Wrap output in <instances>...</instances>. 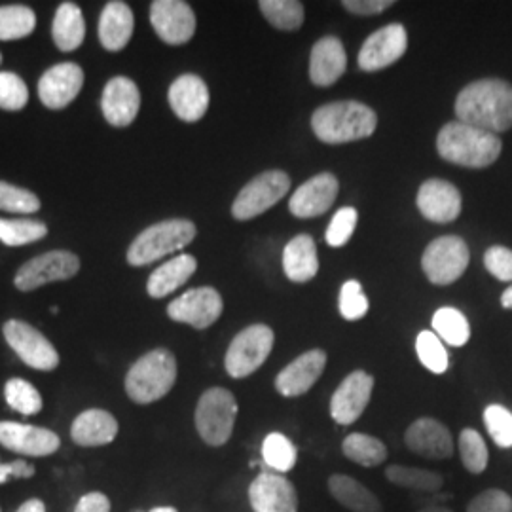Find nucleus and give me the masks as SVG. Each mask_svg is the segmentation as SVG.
I'll return each mask as SVG.
<instances>
[{
  "label": "nucleus",
  "mask_w": 512,
  "mask_h": 512,
  "mask_svg": "<svg viewBox=\"0 0 512 512\" xmlns=\"http://www.w3.org/2000/svg\"><path fill=\"white\" fill-rule=\"evenodd\" d=\"M459 122L490 133L512 128V86L499 78L471 82L456 99Z\"/></svg>",
  "instance_id": "1"
},
{
  "label": "nucleus",
  "mask_w": 512,
  "mask_h": 512,
  "mask_svg": "<svg viewBox=\"0 0 512 512\" xmlns=\"http://www.w3.org/2000/svg\"><path fill=\"white\" fill-rule=\"evenodd\" d=\"M378 126V116L365 103L336 101L323 105L311 116L315 137L327 145H344L370 137Z\"/></svg>",
  "instance_id": "2"
},
{
  "label": "nucleus",
  "mask_w": 512,
  "mask_h": 512,
  "mask_svg": "<svg viewBox=\"0 0 512 512\" xmlns=\"http://www.w3.org/2000/svg\"><path fill=\"white\" fill-rule=\"evenodd\" d=\"M501 148L503 143L495 133L473 128L459 120L446 124L437 137L440 158L461 167L482 169L495 164Z\"/></svg>",
  "instance_id": "3"
},
{
  "label": "nucleus",
  "mask_w": 512,
  "mask_h": 512,
  "mask_svg": "<svg viewBox=\"0 0 512 512\" xmlns=\"http://www.w3.org/2000/svg\"><path fill=\"white\" fill-rule=\"evenodd\" d=\"M177 382V359L169 349H152L137 359L126 376V393L133 403L164 399Z\"/></svg>",
  "instance_id": "4"
},
{
  "label": "nucleus",
  "mask_w": 512,
  "mask_h": 512,
  "mask_svg": "<svg viewBox=\"0 0 512 512\" xmlns=\"http://www.w3.org/2000/svg\"><path fill=\"white\" fill-rule=\"evenodd\" d=\"M198 234V228L192 220L169 219L156 222L143 230L129 245L128 264L135 268L148 266L160 258L173 255L188 247Z\"/></svg>",
  "instance_id": "5"
},
{
  "label": "nucleus",
  "mask_w": 512,
  "mask_h": 512,
  "mask_svg": "<svg viewBox=\"0 0 512 512\" xmlns=\"http://www.w3.org/2000/svg\"><path fill=\"white\" fill-rule=\"evenodd\" d=\"M238 418V401L234 393L224 387H211L203 393L196 406V429L203 442L209 446H224L232 433Z\"/></svg>",
  "instance_id": "6"
},
{
  "label": "nucleus",
  "mask_w": 512,
  "mask_h": 512,
  "mask_svg": "<svg viewBox=\"0 0 512 512\" xmlns=\"http://www.w3.org/2000/svg\"><path fill=\"white\" fill-rule=\"evenodd\" d=\"M274 342V330L268 325H251L241 330L226 351V372L236 380L255 374L270 357Z\"/></svg>",
  "instance_id": "7"
},
{
  "label": "nucleus",
  "mask_w": 512,
  "mask_h": 512,
  "mask_svg": "<svg viewBox=\"0 0 512 512\" xmlns=\"http://www.w3.org/2000/svg\"><path fill=\"white\" fill-rule=\"evenodd\" d=\"M291 190V177L285 171L272 169L256 175L251 183L239 190L232 203V217L236 220H251L272 209Z\"/></svg>",
  "instance_id": "8"
},
{
  "label": "nucleus",
  "mask_w": 512,
  "mask_h": 512,
  "mask_svg": "<svg viewBox=\"0 0 512 512\" xmlns=\"http://www.w3.org/2000/svg\"><path fill=\"white\" fill-rule=\"evenodd\" d=\"M471 260L469 247L458 236H442L427 245L421 268L435 285H450L465 274Z\"/></svg>",
  "instance_id": "9"
},
{
  "label": "nucleus",
  "mask_w": 512,
  "mask_h": 512,
  "mask_svg": "<svg viewBox=\"0 0 512 512\" xmlns=\"http://www.w3.org/2000/svg\"><path fill=\"white\" fill-rule=\"evenodd\" d=\"M2 334L6 344L14 349V353L25 365L40 372H52L59 366L61 359L57 349L33 325L19 319H10L4 323Z\"/></svg>",
  "instance_id": "10"
},
{
  "label": "nucleus",
  "mask_w": 512,
  "mask_h": 512,
  "mask_svg": "<svg viewBox=\"0 0 512 512\" xmlns=\"http://www.w3.org/2000/svg\"><path fill=\"white\" fill-rule=\"evenodd\" d=\"M78 272H80V258L71 251L55 249L25 262L14 277V285L19 291L29 293L48 283L73 279Z\"/></svg>",
  "instance_id": "11"
},
{
  "label": "nucleus",
  "mask_w": 512,
  "mask_h": 512,
  "mask_svg": "<svg viewBox=\"0 0 512 512\" xmlns=\"http://www.w3.org/2000/svg\"><path fill=\"white\" fill-rule=\"evenodd\" d=\"M222 310H224V302L217 289L198 287L175 298L167 306V315L177 323L203 330L209 329L219 321Z\"/></svg>",
  "instance_id": "12"
},
{
  "label": "nucleus",
  "mask_w": 512,
  "mask_h": 512,
  "mask_svg": "<svg viewBox=\"0 0 512 512\" xmlns=\"http://www.w3.org/2000/svg\"><path fill=\"white\" fill-rule=\"evenodd\" d=\"M150 23L158 38L169 46L190 42L196 33V14L183 0H154L150 4Z\"/></svg>",
  "instance_id": "13"
},
{
  "label": "nucleus",
  "mask_w": 512,
  "mask_h": 512,
  "mask_svg": "<svg viewBox=\"0 0 512 512\" xmlns=\"http://www.w3.org/2000/svg\"><path fill=\"white\" fill-rule=\"evenodd\" d=\"M408 48V35L401 23H389L366 38L359 52V67L366 73H376L397 63Z\"/></svg>",
  "instance_id": "14"
},
{
  "label": "nucleus",
  "mask_w": 512,
  "mask_h": 512,
  "mask_svg": "<svg viewBox=\"0 0 512 512\" xmlns=\"http://www.w3.org/2000/svg\"><path fill=\"white\" fill-rule=\"evenodd\" d=\"M84 86V71L76 63H59L50 67L38 80L40 103L50 110L69 107Z\"/></svg>",
  "instance_id": "15"
},
{
  "label": "nucleus",
  "mask_w": 512,
  "mask_h": 512,
  "mask_svg": "<svg viewBox=\"0 0 512 512\" xmlns=\"http://www.w3.org/2000/svg\"><path fill=\"white\" fill-rule=\"evenodd\" d=\"M374 378L365 370H355L338 385L330 399V416L340 425H351L363 416L370 403Z\"/></svg>",
  "instance_id": "16"
},
{
  "label": "nucleus",
  "mask_w": 512,
  "mask_h": 512,
  "mask_svg": "<svg viewBox=\"0 0 512 512\" xmlns=\"http://www.w3.org/2000/svg\"><path fill=\"white\" fill-rule=\"evenodd\" d=\"M0 444L23 456L44 458L59 450L61 439L54 431L44 427L18 421H0Z\"/></svg>",
  "instance_id": "17"
},
{
  "label": "nucleus",
  "mask_w": 512,
  "mask_h": 512,
  "mask_svg": "<svg viewBox=\"0 0 512 512\" xmlns=\"http://www.w3.org/2000/svg\"><path fill=\"white\" fill-rule=\"evenodd\" d=\"M249 501L255 512H298L293 482L270 469H264L249 486Z\"/></svg>",
  "instance_id": "18"
},
{
  "label": "nucleus",
  "mask_w": 512,
  "mask_h": 512,
  "mask_svg": "<svg viewBox=\"0 0 512 512\" xmlns=\"http://www.w3.org/2000/svg\"><path fill=\"white\" fill-rule=\"evenodd\" d=\"M141 109V92L128 76L110 78L101 95V110L112 128H128Z\"/></svg>",
  "instance_id": "19"
},
{
  "label": "nucleus",
  "mask_w": 512,
  "mask_h": 512,
  "mask_svg": "<svg viewBox=\"0 0 512 512\" xmlns=\"http://www.w3.org/2000/svg\"><path fill=\"white\" fill-rule=\"evenodd\" d=\"M340 183L332 173H319L294 190L289 211L296 219H315L329 211L338 198Z\"/></svg>",
  "instance_id": "20"
},
{
  "label": "nucleus",
  "mask_w": 512,
  "mask_h": 512,
  "mask_svg": "<svg viewBox=\"0 0 512 512\" xmlns=\"http://www.w3.org/2000/svg\"><path fill=\"white\" fill-rule=\"evenodd\" d=\"M404 442L410 452L425 459H448L454 456V437L446 425L435 418L414 421L406 433Z\"/></svg>",
  "instance_id": "21"
},
{
  "label": "nucleus",
  "mask_w": 512,
  "mask_h": 512,
  "mask_svg": "<svg viewBox=\"0 0 512 512\" xmlns=\"http://www.w3.org/2000/svg\"><path fill=\"white\" fill-rule=\"evenodd\" d=\"M325 366H327V353L323 349L306 351L277 374L275 389L283 397H300L308 393L315 382L321 378Z\"/></svg>",
  "instance_id": "22"
},
{
  "label": "nucleus",
  "mask_w": 512,
  "mask_h": 512,
  "mask_svg": "<svg viewBox=\"0 0 512 512\" xmlns=\"http://www.w3.org/2000/svg\"><path fill=\"white\" fill-rule=\"evenodd\" d=\"M169 107L183 122H200L209 109V88L198 74H181L167 92Z\"/></svg>",
  "instance_id": "23"
},
{
  "label": "nucleus",
  "mask_w": 512,
  "mask_h": 512,
  "mask_svg": "<svg viewBox=\"0 0 512 512\" xmlns=\"http://www.w3.org/2000/svg\"><path fill=\"white\" fill-rule=\"evenodd\" d=\"M418 209L431 222L446 224L461 215V194L458 188L442 179H429L418 190Z\"/></svg>",
  "instance_id": "24"
},
{
  "label": "nucleus",
  "mask_w": 512,
  "mask_h": 512,
  "mask_svg": "<svg viewBox=\"0 0 512 512\" xmlns=\"http://www.w3.org/2000/svg\"><path fill=\"white\" fill-rule=\"evenodd\" d=\"M348 69V54L340 38L323 37L315 42L310 55L311 82L319 88L336 84Z\"/></svg>",
  "instance_id": "25"
},
{
  "label": "nucleus",
  "mask_w": 512,
  "mask_h": 512,
  "mask_svg": "<svg viewBox=\"0 0 512 512\" xmlns=\"http://www.w3.org/2000/svg\"><path fill=\"white\" fill-rule=\"evenodd\" d=\"M135 31L133 10L122 0L109 2L99 16V42L110 52H122Z\"/></svg>",
  "instance_id": "26"
},
{
  "label": "nucleus",
  "mask_w": 512,
  "mask_h": 512,
  "mask_svg": "<svg viewBox=\"0 0 512 512\" xmlns=\"http://www.w3.org/2000/svg\"><path fill=\"white\" fill-rule=\"evenodd\" d=\"M118 435V421L101 408H90L82 412L71 427V439L82 448L107 446Z\"/></svg>",
  "instance_id": "27"
},
{
  "label": "nucleus",
  "mask_w": 512,
  "mask_h": 512,
  "mask_svg": "<svg viewBox=\"0 0 512 512\" xmlns=\"http://www.w3.org/2000/svg\"><path fill=\"white\" fill-rule=\"evenodd\" d=\"M196 270H198L196 256L184 253V255L167 260L148 277V296L150 298H165V296L175 293L192 275L196 274Z\"/></svg>",
  "instance_id": "28"
},
{
  "label": "nucleus",
  "mask_w": 512,
  "mask_h": 512,
  "mask_svg": "<svg viewBox=\"0 0 512 512\" xmlns=\"http://www.w3.org/2000/svg\"><path fill=\"white\" fill-rule=\"evenodd\" d=\"M283 270L294 283H308L319 272L317 245L308 234L291 239L283 251Z\"/></svg>",
  "instance_id": "29"
},
{
  "label": "nucleus",
  "mask_w": 512,
  "mask_h": 512,
  "mask_svg": "<svg viewBox=\"0 0 512 512\" xmlns=\"http://www.w3.org/2000/svg\"><path fill=\"white\" fill-rule=\"evenodd\" d=\"M52 38L57 50L69 54L82 46L86 38V21L78 4L61 2L55 10Z\"/></svg>",
  "instance_id": "30"
},
{
  "label": "nucleus",
  "mask_w": 512,
  "mask_h": 512,
  "mask_svg": "<svg viewBox=\"0 0 512 512\" xmlns=\"http://www.w3.org/2000/svg\"><path fill=\"white\" fill-rule=\"evenodd\" d=\"M329 492L342 507L351 512H382V503L359 480L348 475H332Z\"/></svg>",
  "instance_id": "31"
},
{
  "label": "nucleus",
  "mask_w": 512,
  "mask_h": 512,
  "mask_svg": "<svg viewBox=\"0 0 512 512\" xmlns=\"http://www.w3.org/2000/svg\"><path fill=\"white\" fill-rule=\"evenodd\" d=\"M385 476L391 484L401 486L406 490L414 492H439L444 486V476L427 471V469H418V467H406V465H391L385 469Z\"/></svg>",
  "instance_id": "32"
},
{
  "label": "nucleus",
  "mask_w": 512,
  "mask_h": 512,
  "mask_svg": "<svg viewBox=\"0 0 512 512\" xmlns=\"http://www.w3.org/2000/svg\"><path fill=\"white\" fill-rule=\"evenodd\" d=\"M344 456L361 467H378L387 459L384 442L365 433H351L342 442Z\"/></svg>",
  "instance_id": "33"
},
{
  "label": "nucleus",
  "mask_w": 512,
  "mask_h": 512,
  "mask_svg": "<svg viewBox=\"0 0 512 512\" xmlns=\"http://www.w3.org/2000/svg\"><path fill=\"white\" fill-rule=\"evenodd\" d=\"M37 27V14L25 4L0 6V40H21L29 37Z\"/></svg>",
  "instance_id": "34"
},
{
  "label": "nucleus",
  "mask_w": 512,
  "mask_h": 512,
  "mask_svg": "<svg viewBox=\"0 0 512 512\" xmlns=\"http://www.w3.org/2000/svg\"><path fill=\"white\" fill-rule=\"evenodd\" d=\"M433 332L448 346L463 348L471 338L467 317L456 308H440L433 315Z\"/></svg>",
  "instance_id": "35"
},
{
  "label": "nucleus",
  "mask_w": 512,
  "mask_h": 512,
  "mask_svg": "<svg viewBox=\"0 0 512 512\" xmlns=\"http://www.w3.org/2000/svg\"><path fill=\"white\" fill-rule=\"evenodd\" d=\"M262 459L266 463V469L285 475L293 471L298 459V450L293 440L285 437L283 433H270L262 442Z\"/></svg>",
  "instance_id": "36"
},
{
  "label": "nucleus",
  "mask_w": 512,
  "mask_h": 512,
  "mask_svg": "<svg viewBox=\"0 0 512 512\" xmlns=\"http://www.w3.org/2000/svg\"><path fill=\"white\" fill-rule=\"evenodd\" d=\"M258 8L281 31H296L304 23V6L298 0H260Z\"/></svg>",
  "instance_id": "37"
},
{
  "label": "nucleus",
  "mask_w": 512,
  "mask_h": 512,
  "mask_svg": "<svg viewBox=\"0 0 512 512\" xmlns=\"http://www.w3.org/2000/svg\"><path fill=\"white\" fill-rule=\"evenodd\" d=\"M48 236V226L42 220L0 219V241L8 247H23Z\"/></svg>",
  "instance_id": "38"
},
{
  "label": "nucleus",
  "mask_w": 512,
  "mask_h": 512,
  "mask_svg": "<svg viewBox=\"0 0 512 512\" xmlns=\"http://www.w3.org/2000/svg\"><path fill=\"white\" fill-rule=\"evenodd\" d=\"M4 399L12 410L23 416H35L42 410V397L37 387L23 378H12L4 385Z\"/></svg>",
  "instance_id": "39"
},
{
  "label": "nucleus",
  "mask_w": 512,
  "mask_h": 512,
  "mask_svg": "<svg viewBox=\"0 0 512 512\" xmlns=\"http://www.w3.org/2000/svg\"><path fill=\"white\" fill-rule=\"evenodd\" d=\"M459 456L465 465V469L473 475H480L486 471L490 452L486 446V440L475 429H463L459 435Z\"/></svg>",
  "instance_id": "40"
},
{
  "label": "nucleus",
  "mask_w": 512,
  "mask_h": 512,
  "mask_svg": "<svg viewBox=\"0 0 512 512\" xmlns=\"http://www.w3.org/2000/svg\"><path fill=\"white\" fill-rule=\"evenodd\" d=\"M416 353L421 365L433 374H444L450 365L444 342L433 330H421L416 338Z\"/></svg>",
  "instance_id": "41"
},
{
  "label": "nucleus",
  "mask_w": 512,
  "mask_h": 512,
  "mask_svg": "<svg viewBox=\"0 0 512 512\" xmlns=\"http://www.w3.org/2000/svg\"><path fill=\"white\" fill-rule=\"evenodd\" d=\"M40 198L27 188L0 181V209L18 215H33L40 211Z\"/></svg>",
  "instance_id": "42"
},
{
  "label": "nucleus",
  "mask_w": 512,
  "mask_h": 512,
  "mask_svg": "<svg viewBox=\"0 0 512 512\" xmlns=\"http://www.w3.org/2000/svg\"><path fill=\"white\" fill-rule=\"evenodd\" d=\"M484 425L499 448H512V412L503 404H490L484 410Z\"/></svg>",
  "instance_id": "43"
},
{
  "label": "nucleus",
  "mask_w": 512,
  "mask_h": 512,
  "mask_svg": "<svg viewBox=\"0 0 512 512\" xmlns=\"http://www.w3.org/2000/svg\"><path fill=\"white\" fill-rule=\"evenodd\" d=\"M29 103V90L25 80L16 73L0 71V109L18 112Z\"/></svg>",
  "instance_id": "44"
},
{
  "label": "nucleus",
  "mask_w": 512,
  "mask_h": 512,
  "mask_svg": "<svg viewBox=\"0 0 512 512\" xmlns=\"http://www.w3.org/2000/svg\"><path fill=\"white\" fill-rule=\"evenodd\" d=\"M338 308L344 319L348 321H359L363 319L366 313H368V298H366L365 291L361 287L359 281L355 279H349L342 289H340V298H338Z\"/></svg>",
  "instance_id": "45"
},
{
  "label": "nucleus",
  "mask_w": 512,
  "mask_h": 512,
  "mask_svg": "<svg viewBox=\"0 0 512 512\" xmlns=\"http://www.w3.org/2000/svg\"><path fill=\"white\" fill-rule=\"evenodd\" d=\"M357 226V211L353 207H342L330 220L327 228V243L330 247H344Z\"/></svg>",
  "instance_id": "46"
},
{
  "label": "nucleus",
  "mask_w": 512,
  "mask_h": 512,
  "mask_svg": "<svg viewBox=\"0 0 512 512\" xmlns=\"http://www.w3.org/2000/svg\"><path fill=\"white\" fill-rule=\"evenodd\" d=\"M465 512H512V497L503 490H484L473 497Z\"/></svg>",
  "instance_id": "47"
},
{
  "label": "nucleus",
  "mask_w": 512,
  "mask_h": 512,
  "mask_svg": "<svg viewBox=\"0 0 512 512\" xmlns=\"http://www.w3.org/2000/svg\"><path fill=\"white\" fill-rule=\"evenodd\" d=\"M484 266L499 281H512V251L495 245L484 255Z\"/></svg>",
  "instance_id": "48"
},
{
  "label": "nucleus",
  "mask_w": 512,
  "mask_h": 512,
  "mask_svg": "<svg viewBox=\"0 0 512 512\" xmlns=\"http://www.w3.org/2000/svg\"><path fill=\"white\" fill-rule=\"evenodd\" d=\"M342 6L357 16H376L393 6V0H344Z\"/></svg>",
  "instance_id": "49"
},
{
  "label": "nucleus",
  "mask_w": 512,
  "mask_h": 512,
  "mask_svg": "<svg viewBox=\"0 0 512 512\" xmlns=\"http://www.w3.org/2000/svg\"><path fill=\"white\" fill-rule=\"evenodd\" d=\"M35 465L18 459V461H10V463H0V484L8 482L10 478H31L35 476Z\"/></svg>",
  "instance_id": "50"
},
{
  "label": "nucleus",
  "mask_w": 512,
  "mask_h": 512,
  "mask_svg": "<svg viewBox=\"0 0 512 512\" xmlns=\"http://www.w3.org/2000/svg\"><path fill=\"white\" fill-rule=\"evenodd\" d=\"M74 512H110L109 497L101 492L82 495L74 507Z\"/></svg>",
  "instance_id": "51"
},
{
  "label": "nucleus",
  "mask_w": 512,
  "mask_h": 512,
  "mask_svg": "<svg viewBox=\"0 0 512 512\" xmlns=\"http://www.w3.org/2000/svg\"><path fill=\"white\" fill-rule=\"evenodd\" d=\"M16 512H46V505L40 499H29Z\"/></svg>",
  "instance_id": "52"
},
{
  "label": "nucleus",
  "mask_w": 512,
  "mask_h": 512,
  "mask_svg": "<svg viewBox=\"0 0 512 512\" xmlns=\"http://www.w3.org/2000/svg\"><path fill=\"white\" fill-rule=\"evenodd\" d=\"M501 306L505 310H512V285L509 289H505V293L501 294Z\"/></svg>",
  "instance_id": "53"
},
{
  "label": "nucleus",
  "mask_w": 512,
  "mask_h": 512,
  "mask_svg": "<svg viewBox=\"0 0 512 512\" xmlns=\"http://www.w3.org/2000/svg\"><path fill=\"white\" fill-rule=\"evenodd\" d=\"M420 512H454L452 509H448V507H444L442 503H431V505H427V507H423Z\"/></svg>",
  "instance_id": "54"
},
{
  "label": "nucleus",
  "mask_w": 512,
  "mask_h": 512,
  "mask_svg": "<svg viewBox=\"0 0 512 512\" xmlns=\"http://www.w3.org/2000/svg\"><path fill=\"white\" fill-rule=\"evenodd\" d=\"M150 512H177V509H173V507H156V509H152Z\"/></svg>",
  "instance_id": "55"
},
{
  "label": "nucleus",
  "mask_w": 512,
  "mask_h": 512,
  "mask_svg": "<svg viewBox=\"0 0 512 512\" xmlns=\"http://www.w3.org/2000/svg\"><path fill=\"white\" fill-rule=\"evenodd\" d=\"M0 65H2V54H0Z\"/></svg>",
  "instance_id": "56"
},
{
  "label": "nucleus",
  "mask_w": 512,
  "mask_h": 512,
  "mask_svg": "<svg viewBox=\"0 0 512 512\" xmlns=\"http://www.w3.org/2000/svg\"><path fill=\"white\" fill-rule=\"evenodd\" d=\"M137 512H143V511H137Z\"/></svg>",
  "instance_id": "57"
},
{
  "label": "nucleus",
  "mask_w": 512,
  "mask_h": 512,
  "mask_svg": "<svg viewBox=\"0 0 512 512\" xmlns=\"http://www.w3.org/2000/svg\"><path fill=\"white\" fill-rule=\"evenodd\" d=\"M0 512H2V511H0Z\"/></svg>",
  "instance_id": "58"
}]
</instances>
